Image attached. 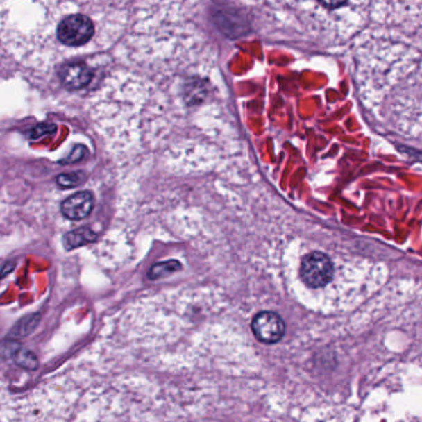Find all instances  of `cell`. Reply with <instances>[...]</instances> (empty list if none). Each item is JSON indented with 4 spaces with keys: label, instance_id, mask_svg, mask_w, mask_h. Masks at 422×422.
Returning <instances> with one entry per match:
<instances>
[{
    "label": "cell",
    "instance_id": "obj_8",
    "mask_svg": "<svg viewBox=\"0 0 422 422\" xmlns=\"http://www.w3.org/2000/svg\"><path fill=\"white\" fill-rule=\"evenodd\" d=\"M12 360H15L17 364L23 366L25 369L34 371L37 368V360L35 358L34 354L31 353L28 349L23 348V347L17 349L15 354L12 355Z\"/></svg>",
    "mask_w": 422,
    "mask_h": 422
},
{
    "label": "cell",
    "instance_id": "obj_2",
    "mask_svg": "<svg viewBox=\"0 0 422 422\" xmlns=\"http://www.w3.org/2000/svg\"><path fill=\"white\" fill-rule=\"evenodd\" d=\"M300 275L308 287L320 289L328 285L333 279V264L328 255L314 251L303 258Z\"/></svg>",
    "mask_w": 422,
    "mask_h": 422
},
{
    "label": "cell",
    "instance_id": "obj_11",
    "mask_svg": "<svg viewBox=\"0 0 422 422\" xmlns=\"http://www.w3.org/2000/svg\"><path fill=\"white\" fill-rule=\"evenodd\" d=\"M87 150L83 146H76L72 151V154L69 155V160L63 161V164H74L76 161H80L83 159V156H86Z\"/></svg>",
    "mask_w": 422,
    "mask_h": 422
},
{
    "label": "cell",
    "instance_id": "obj_10",
    "mask_svg": "<svg viewBox=\"0 0 422 422\" xmlns=\"http://www.w3.org/2000/svg\"><path fill=\"white\" fill-rule=\"evenodd\" d=\"M22 346L17 344V342H12V341H4V342L0 343V355L4 357V358H12V355L15 354L17 349L20 348Z\"/></svg>",
    "mask_w": 422,
    "mask_h": 422
},
{
    "label": "cell",
    "instance_id": "obj_7",
    "mask_svg": "<svg viewBox=\"0 0 422 422\" xmlns=\"http://www.w3.org/2000/svg\"><path fill=\"white\" fill-rule=\"evenodd\" d=\"M181 269V264L177 260H167V262H161L155 264L149 270V279L156 280L167 276V275L175 273L177 270Z\"/></svg>",
    "mask_w": 422,
    "mask_h": 422
},
{
    "label": "cell",
    "instance_id": "obj_5",
    "mask_svg": "<svg viewBox=\"0 0 422 422\" xmlns=\"http://www.w3.org/2000/svg\"><path fill=\"white\" fill-rule=\"evenodd\" d=\"M92 77V69L83 62L66 63L60 69V78L69 90L85 88L91 82Z\"/></svg>",
    "mask_w": 422,
    "mask_h": 422
},
{
    "label": "cell",
    "instance_id": "obj_9",
    "mask_svg": "<svg viewBox=\"0 0 422 422\" xmlns=\"http://www.w3.org/2000/svg\"><path fill=\"white\" fill-rule=\"evenodd\" d=\"M81 183L80 174H66V175H60L58 177V183L61 187L69 189V187H76Z\"/></svg>",
    "mask_w": 422,
    "mask_h": 422
},
{
    "label": "cell",
    "instance_id": "obj_6",
    "mask_svg": "<svg viewBox=\"0 0 422 422\" xmlns=\"http://www.w3.org/2000/svg\"><path fill=\"white\" fill-rule=\"evenodd\" d=\"M96 238H97V234L85 227V228L76 229V230L66 234L65 239H63V244L66 246V249H74V248L85 246L87 243H91L93 240H96Z\"/></svg>",
    "mask_w": 422,
    "mask_h": 422
},
{
    "label": "cell",
    "instance_id": "obj_4",
    "mask_svg": "<svg viewBox=\"0 0 422 422\" xmlns=\"http://www.w3.org/2000/svg\"><path fill=\"white\" fill-rule=\"evenodd\" d=\"M94 205V199L91 192L81 191L63 201L61 212L63 216L72 221H80L86 218Z\"/></svg>",
    "mask_w": 422,
    "mask_h": 422
},
{
    "label": "cell",
    "instance_id": "obj_12",
    "mask_svg": "<svg viewBox=\"0 0 422 422\" xmlns=\"http://www.w3.org/2000/svg\"><path fill=\"white\" fill-rule=\"evenodd\" d=\"M55 129H56V126H50V124H42V126H36L34 131L31 133V137L36 139V137L44 135L46 133H51V130H55Z\"/></svg>",
    "mask_w": 422,
    "mask_h": 422
},
{
    "label": "cell",
    "instance_id": "obj_1",
    "mask_svg": "<svg viewBox=\"0 0 422 422\" xmlns=\"http://www.w3.org/2000/svg\"><path fill=\"white\" fill-rule=\"evenodd\" d=\"M96 24L83 12H63L56 23L55 37L60 45L69 49L87 46L96 36Z\"/></svg>",
    "mask_w": 422,
    "mask_h": 422
},
{
    "label": "cell",
    "instance_id": "obj_3",
    "mask_svg": "<svg viewBox=\"0 0 422 422\" xmlns=\"http://www.w3.org/2000/svg\"><path fill=\"white\" fill-rule=\"evenodd\" d=\"M251 330L259 342L274 344L280 342L285 335V323L279 314L262 311L253 319Z\"/></svg>",
    "mask_w": 422,
    "mask_h": 422
}]
</instances>
